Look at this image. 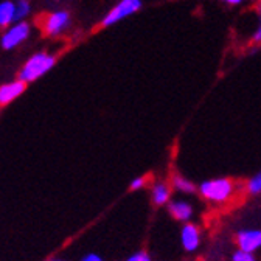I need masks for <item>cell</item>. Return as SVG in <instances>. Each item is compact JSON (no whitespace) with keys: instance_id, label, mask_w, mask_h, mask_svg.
<instances>
[{"instance_id":"3","label":"cell","mask_w":261,"mask_h":261,"mask_svg":"<svg viewBox=\"0 0 261 261\" xmlns=\"http://www.w3.org/2000/svg\"><path fill=\"white\" fill-rule=\"evenodd\" d=\"M140 8H142V0H120V2L103 17L101 27H105V28L112 27V25L121 22L123 19L136 14Z\"/></svg>"},{"instance_id":"11","label":"cell","mask_w":261,"mask_h":261,"mask_svg":"<svg viewBox=\"0 0 261 261\" xmlns=\"http://www.w3.org/2000/svg\"><path fill=\"white\" fill-rule=\"evenodd\" d=\"M14 23V2L4 0L0 2V28H8Z\"/></svg>"},{"instance_id":"9","label":"cell","mask_w":261,"mask_h":261,"mask_svg":"<svg viewBox=\"0 0 261 261\" xmlns=\"http://www.w3.org/2000/svg\"><path fill=\"white\" fill-rule=\"evenodd\" d=\"M168 212L170 215L179 221V222H190V219L193 218V205L188 202V201H184V199H173L170 201L168 204Z\"/></svg>"},{"instance_id":"21","label":"cell","mask_w":261,"mask_h":261,"mask_svg":"<svg viewBox=\"0 0 261 261\" xmlns=\"http://www.w3.org/2000/svg\"><path fill=\"white\" fill-rule=\"evenodd\" d=\"M250 2H255V4H259V2H261V0H250Z\"/></svg>"},{"instance_id":"22","label":"cell","mask_w":261,"mask_h":261,"mask_svg":"<svg viewBox=\"0 0 261 261\" xmlns=\"http://www.w3.org/2000/svg\"><path fill=\"white\" fill-rule=\"evenodd\" d=\"M48 261H64V259H48Z\"/></svg>"},{"instance_id":"5","label":"cell","mask_w":261,"mask_h":261,"mask_svg":"<svg viewBox=\"0 0 261 261\" xmlns=\"http://www.w3.org/2000/svg\"><path fill=\"white\" fill-rule=\"evenodd\" d=\"M30 23L28 22H14V25H10L7 28V31L2 35V39H0V44L5 50H11L19 47L20 44H23L28 38H30Z\"/></svg>"},{"instance_id":"8","label":"cell","mask_w":261,"mask_h":261,"mask_svg":"<svg viewBox=\"0 0 261 261\" xmlns=\"http://www.w3.org/2000/svg\"><path fill=\"white\" fill-rule=\"evenodd\" d=\"M25 89H27V84L22 83L20 80L0 86V106H7V105L13 103L14 100H17V98L25 92Z\"/></svg>"},{"instance_id":"18","label":"cell","mask_w":261,"mask_h":261,"mask_svg":"<svg viewBox=\"0 0 261 261\" xmlns=\"http://www.w3.org/2000/svg\"><path fill=\"white\" fill-rule=\"evenodd\" d=\"M126 261H152V259H151L149 253L140 250V252H136V253H133L130 256H127Z\"/></svg>"},{"instance_id":"14","label":"cell","mask_w":261,"mask_h":261,"mask_svg":"<svg viewBox=\"0 0 261 261\" xmlns=\"http://www.w3.org/2000/svg\"><path fill=\"white\" fill-rule=\"evenodd\" d=\"M246 190H247V193H250V194H253V196L261 193V170H259L256 174H253V176L247 180Z\"/></svg>"},{"instance_id":"15","label":"cell","mask_w":261,"mask_h":261,"mask_svg":"<svg viewBox=\"0 0 261 261\" xmlns=\"http://www.w3.org/2000/svg\"><path fill=\"white\" fill-rule=\"evenodd\" d=\"M252 44L261 45V2L258 4V25L252 35Z\"/></svg>"},{"instance_id":"4","label":"cell","mask_w":261,"mask_h":261,"mask_svg":"<svg viewBox=\"0 0 261 261\" xmlns=\"http://www.w3.org/2000/svg\"><path fill=\"white\" fill-rule=\"evenodd\" d=\"M39 25L47 36H59L70 27V14L67 11H55L41 17Z\"/></svg>"},{"instance_id":"19","label":"cell","mask_w":261,"mask_h":261,"mask_svg":"<svg viewBox=\"0 0 261 261\" xmlns=\"http://www.w3.org/2000/svg\"><path fill=\"white\" fill-rule=\"evenodd\" d=\"M81 261H105V259H103V256H100L95 252H89L81 258Z\"/></svg>"},{"instance_id":"20","label":"cell","mask_w":261,"mask_h":261,"mask_svg":"<svg viewBox=\"0 0 261 261\" xmlns=\"http://www.w3.org/2000/svg\"><path fill=\"white\" fill-rule=\"evenodd\" d=\"M221 2L225 5H230V7H238L244 2V0H221Z\"/></svg>"},{"instance_id":"1","label":"cell","mask_w":261,"mask_h":261,"mask_svg":"<svg viewBox=\"0 0 261 261\" xmlns=\"http://www.w3.org/2000/svg\"><path fill=\"white\" fill-rule=\"evenodd\" d=\"M238 187L232 179L228 177H216L210 180H204L199 187L198 191L202 198L212 204H227L235 198L238 191Z\"/></svg>"},{"instance_id":"17","label":"cell","mask_w":261,"mask_h":261,"mask_svg":"<svg viewBox=\"0 0 261 261\" xmlns=\"http://www.w3.org/2000/svg\"><path fill=\"white\" fill-rule=\"evenodd\" d=\"M148 184V176H140V177H136L133 182L129 184V190L130 191H137V190H142L145 188Z\"/></svg>"},{"instance_id":"13","label":"cell","mask_w":261,"mask_h":261,"mask_svg":"<svg viewBox=\"0 0 261 261\" xmlns=\"http://www.w3.org/2000/svg\"><path fill=\"white\" fill-rule=\"evenodd\" d=\"M31 13V5L28 0H17L14 4V22H23Z\"/></svg>"},{"instance_id":"2","label":"cell","mask_w":261,"mask_h":261,"mask_svg":"<svg viewBox=\"0 0 261 261\" xmlns=\"http://www.w3.org/2000/svg\"><path fill=\"white\" fill-rule=\"evenodd\" d=\"M56 59L55 56L45 53V51H39L36 55H33L25 64L23 67L19 72V80L25 84L33 83L39 80L41 76H44L48 70L53 69Z\"/></svg>"},{"instance_id":"10","label":"cell","mask_w":261,"mask_h":261,"mask_svg":"<svg viewBox=\"0 0 261 261\" xmlns=\"http://www.w3.org/2000/svg\"><path fill=\"white\" fill-rule=\"evenodd\" d=\"M171 185L167 182H154L151 187V201L157 207L167 205L171 201Z\"/></svg>"},{"instance_id":"6","label":"cell","mask_w":261,"mask_h":261,"mask_svg":"<svg viewBox=\"0 0 261 261\" xmlns=\"http://www.w3.org/2000/svg\"><path fill=\"white\" fill-rule=\"evenodd\" d=\"M201 243H202L201 228L193 222H185L180 228V244H182L184 250H187V252L198 250Z\"/></svg>"},{"instance_id":"12","label":"cell","mask_w":261,"mask_h":261,"mask_svg":"<svg viewBox=\"0 0 261 261\" xmlns=\"http://www.w3.org/2000/svg\"><path fill=\"white\" fill-rule=\"evenodd\" d=\"M171 188H174L176 191L182 193V194H193L196 190H198V187H196L191 180H188L187 177L180 176V174H174L171 177Z\"/></svg>"},{"instance_id":"7","label":"cell","mask_w":261,"mask_h":261,"mask_svg":"<svg viewBox=\"0 0 261 261\" xmlns=\"http://www.w3.org/2000/svg\"><path fill=\"white\" fill-rule=\"evenodd\" d=\"M237 246L240 250L255 253L261 249V230L258 228H246L240 230L237 235Z\"/></svg>"},{"instance_id":"16","label":"cell","mask_w":261,"mask_h":261,"mask_svg":"<svg viewBox=\"0 0 261 261\" xmlns=\"http://www.w3.org/2000/svg\"><path fill=\"white\" fill-rule=\"evenodd\" d=\"M232 261H256L255 258V253H249V252H244V250H235L233 255H232Z\"/></svg>"}]
</instances>
